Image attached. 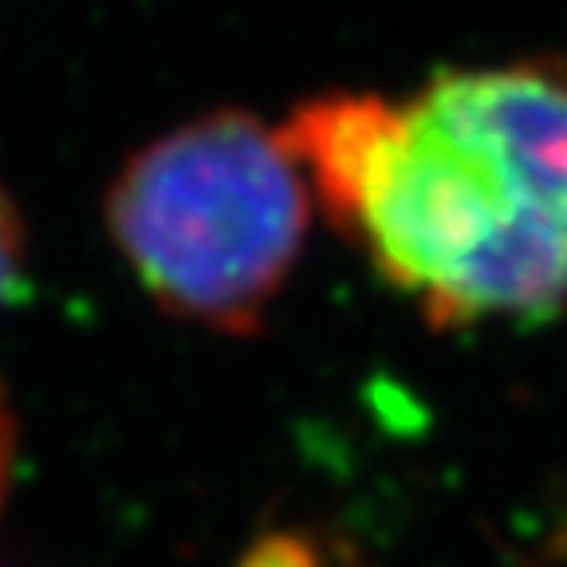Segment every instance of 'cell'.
I'll use <instances>...</instances> for the list:
<instances>
[{
	"instance_id": "obj_1",
	"label": "cell",
	"mask_w": 567,
	"mask_h": 567,
	"mask_svg": "<svg viewBox=\"0 0 567 567\" xmlns=\"http://www.w3.org/2000/svg\"><path fill=\"white\" fill-rule=\"evenodd\" d=\"M280 134L331 221L442 328L567 308V60L328 95Z\"/></svg>"
},
{
	"instance_id": "obj_2",
	"label": "cell",
	"mask_w": 567,
	"mask_h": 567,
	"mask_svg": "<svg viewBox=\"0 0 567 567\" xmlns=\"http://www.w3.org/2000/svg\"><path fill=\"white\" fill-rule=\"evenodd\" d=\"M106 217L162 308L248 331L300 257L311 182L280 131L221 111L134 154Z\"/></svg>"
},
{
	"instance_id": "obj_3",
	"label": "cell",
	"mask_w": 567,
	"mask_h": 567,
	"mask_svg": "<svg viewBox=\"0 0 567 567\" xmlns=\"http://www.w3.org/2000/svg\"><path fill=\"white\" fill-rule=\"evenodd\" d=\"M20 260H24V233H20V217L12 209L9 194L0 189V300L9 296V288L20 276Z\"/></svg>"
},
{
	"instance_id": "obj_4",
	"label": "cell",
	"mask_w": 567,
	"mask_h": 567,
	"mask_svg": "<svg viewBox=\"0 0 567 567\" xmlns=\"http://www.w3.org/2000/svg\"><path fill=\"white\" fill-rule=\"evenodd\" d=\"M9 470H12V417L0 399V501H4V488H9Z\"/></svg>"
}]
</instances>
